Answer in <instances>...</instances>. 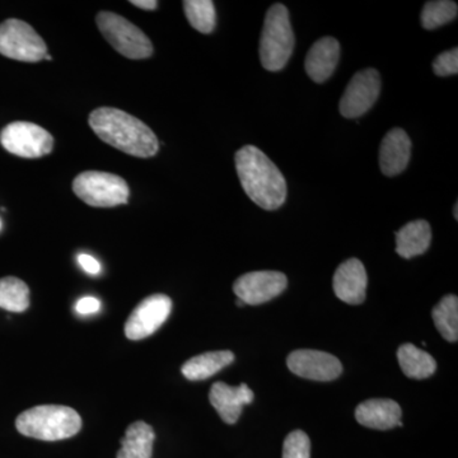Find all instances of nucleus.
I'll list each match as a JSON object with an SVG mask.
<instances>
[{
    "mask_svg": "<svg viewBox=\"0 0 458 458\" xmlns=\"http://www.w3.org/2000/svg\"><path fill=\"white\" fill-rule=\"evenodd\" d=\"M90 129L99 140L129 156L150 158L158 153L155 132L138 117L114 107L96 108L89 114Z\"/></svg>",
    "mask_w": 458,
    "mask_h": 458,
    "instance_id": "nucleus-1",
    "label": "nucleus"
},
{
    "mask_svg": "<svg viewBox=\"0 0 458 458\" xmlns=\"http://www.w3.org/2000/svg\"><path fill=\"white\" fill-rule=\"evenodd\" d=\"M234 162L241 185L256 205L265 210H276L284 204V176L262 150L254 146L242 147Z\"/></svg>",
    "mask_w": 458,
    "mask_h": 458,
    "instance_id": "nucleus-2",
    "label": "nucleus"
},
{
    "mask_svg": "<svg viewBox=\"0 0 458 458\" xmlns=\"http://www.w3.org/2000/svg\"><path fill=\"white\" fill-rule=\"evenodd\" d=\"M18 432L40 441L71 438L82 428V419L74 409L63 405H41L18 415Z\"/></svg>",
    "mask_w": 458,
    "mask_h": 458,
    "instance_id": "nucleus-3",
    "label": "nucleus"
},
{
    "mask_svg": "<svg viewBox=\"0 0 458 458\" xmlns=\"http://www.w3.org/2000/svg\"><path fill=\"white\" fill-rule=\"evenodd\" d=\"M294 49V33L285 5L274 4L267 11L262 27L260 47L261 64L267 71H282Z\"/></svg>",
    "mask_w": 458,
    "mask_h": 458,
    "instance_id": "nucleus-4",
    "label": "nucleus"
},
{
    "mask_svg": "<svg viewBox=\"0 0 458 458\" xmlns=\"http://www.w3.org/2000/svg\"><path fill=\"white\" fill-rule=\"evenodd\" d=\"M96 22L108 44L123 56L132 60L152 56V41L131 21L113 12H99Z\"/></svg>",
    "mask_w": 458,
    "mask_h": 458,
    "instance_id": "nucleus-5",
    "label": "nucleus"
},
{
    "mask_svg": "<svg viewBox=\"0 0 458 458\" xmlns=\"http://www.w3.org/2000/svg\"><path fill=\"white\" fill-rule=\"evenodd\" d=\"M73 191L84 203L96 208H114L128 204V183L117 174L86 171L73 181Z\"/></svg>",
    "mask_w": 458,
    "mask_h": 458,
    "instance_id": "nucleus-6",
    "label": "nucleus"
},
{
    "mask_svg": "<svg viewBox=\"0 0 458 458\" xmlns=\"http://www.w3.org/2000/svg\"><path fill=\"white\" fill-rule=\"evenodd\" d=\"M0 54L18 62L36 63L44 60L47 47L29 23L7 20L0 23Z\"/></svg>",
    "mask_w": 458,
    "mask_h": 458,
    "instance_id": "nucleus-7",
    "label": "nucleus"
},
{
    "mask_svg": "<svg viewBox=\"0 0 458 458\" xmlns=\"http://www.w3.org/2000/svg\"><path fill=\"white\" fill-rule=\"evenodd\" d=\"M0 143L12 155L22 158H41L54 149V138L36 123L16 122L9 123L0 132Z\"/></svg>",
    "mask_w": 458,
    "mask_h": 458,
    "instance_id": "nucleus-8",
    "label": "nucleus"
},
{
    "mask_svg": "<svg viewBox=\"0 0 458 458\" xmlns=\"http://www.w3.org/2000/svg\"><path fill=\"white\" fill-rule=\"evenodd\" d=\"M381 93V77L376 69H364L352 78L342 99L339 110L346 119H357L369 113Z\"/></svg>",
    "mask_w": 458,
    "mask_h": 458,
    "instance_id": "nucleus-9",
    "label": "nucleus"
},
{
    "mask_svg": "<svg viewBox=\"0 0 458 458\" xmlns=\"http://www.w3.org/2000/svg\"><path fill=\"white\" fill-rule=\"evenodd\" d=\"M171 310V298L165 294H153L141 301L123 327L126 337L137 342L152 335L165 324Z\"/></svg>",
    "mask_w": 458,
    "mask_h": 458,
    "instance_id": "nucleus-10",
    "label": "nucleus"
},
{
    "mask_svg": "<svg viewBox=\"0 0 458 458\" xmlns=\"http://www.w3.org/2000/svg\"><path fill=\"white\" fill-rule=\"evenodd\" d=\"M286 285L288 279L279 271H252L234 282L233 292L243 303L258 306L278 297Z\"/></svg>",
    "mask_w": 458,
    "mask_h": 458,
    "instance_id": "nucleus-11",
    "label": "nucleus"
},
{
    "mask_svg": "<svg viewBox=\"0 0 458 458\" xmlns=\"http://www.w3.org/2000/svg\"><path fill=\"white\" fill-rule=\"evenodd\" d=\"M286 366L295 376L312 381L328 382L334 381L342 376V361L328 352L310 351H294L288 355Z\"/></svg>",
    "mask_w": 458,
    "mask_h": 458,
    "instance_id": "nucleus-12",
    "label": "nucleus"
},
{
    "mask_svg": "<svg viewBox=\"0 0 458 458\" xmlns=\"http://www.w3.org/2000/svg\"><path fill=\"white\" fill-rule=\"evenodd\" d=\"M367 276L366 267L358 259H349L343 262L334 276V292L340 301L348 304H361L366 300Z\"/></svg>",
    "mask_w": 458,
    "mask_h": 458,
    "instance_id": "nucleus-13",
    "label": "nucleus"
},
{
    "mask_svg": "<svg viewBox=\"0 0 458 458\" xmlns=\"http://www.w3.org/2000/svg\"><path fill=\"white\" fill-rule=\"evenodd\" d=\"M209 400L225 423L234 424L242 414L243 406L254 401V391L246 384L231 387L225 382H216L210 388Z\"/></svg>",
    "mask_w": 458,
    "mask_h": 458,
    "instance_id": "nucleus-14",
    "label": "nucleus"
},
{
    "mask_svg": "<svg viewBox=\"0 0 458 458\" xmlns=\"http://www.w3.org/2000/svg\"><path fill=\"white\" fill-rule=\"evenodd\" d=\"M411 141L405 131L394 128L386 134L379 148V167L386 176H397L408 167Z\"/></svg>",
    "mask_w": 458,
    "mask_h": 458,
    "instance_id": "nucleus-15",
    "label": "nucleus"
},
{
    "mask_svg": "<svg viewBox=\"0 0 458 458\" xmlns=\"http://www.w3.org/2000/svg\"><path fill=\"white\" fill-rule=\"evenodd\" d=\"M399 403L388 399H372L360 403L355 410V419L360 426L370 429L388 430L403 427Z\"/></svg>",
    "mask_w": 458,
    "mask_h": 458,
    "instance_id": "nucleus-16",
    "label": "nucleus"
},
{
    "mask_svg": "<svg viewBox=\"0 0 458 458\" xmlns=\"http://www.w3.org/2000/svg\"><path fill=\"white\" fill-rule=\"evenodd\" d=\"M340 59V44L334 38H322L307 53V74L313 82L324 83L335 71Z\"/></svg>",
    "mask_w": 458,
    "mask_h": 458,
    "instance_id": "nucleus-17",
    "label": "nucleus"
},
{
    "mask_svg": "<svg viewBox=\"0 0 458 458\" xmlns=\"http://www.w3.org/2000/svg\"><path fill=\"white\" fill-rule=\"evenodd\" d=\"M432 242V228L427 221H414L396 232V252L403 259L426 254Z\"/></svg>",
    "mask_w": 458,
    "mask_h": 458,
    "instance_id": "nucleus-18",
    "label": "nucleus"
},
{
    "mask_svg": "<svg viewBox=\"0 0 458 458\" xmlns=\"http://www.w3.org/2000/svg\"><path fill=\"white\" fill-rule=\"evenodd\" d=\"M156 433L149 424L135 421L126 429L116 458H152Z\"/></svg>",
    "mask_w": 458,
    "mask_h": 458,
    "instance_id": "nucleus-19",
    "label": "nucleus"
},
{
    "mask_svg": "<svg viewBox=\"0 0 458 458\" xmlns=\"http://www.w3.org/2000/svg\"><path fill=\"white\" fill-rule=\"evenodd\" d=\"M234 360V354L229 351L208 352L197 355L182 366V375L190 381H203L219 370L229 366Z\"/></svg>",
    "mask_w": 458,
    "mask_h": 458,
    "instance_id": "nucleus-20",
    "label": "nucleus"
},
{
    "mask_svg": "<svg viewBox=\"0 0 458 458\" xmlns=\"http://www.w3.org/2000/svg\"><path fill=\"white\" fill-rule=\"evenodd\" d=\"M397 360L400 369L409 378L426 379L433 376L437 369V363L432 355L412 344H403L400 346Z\"/></svg>",
    "mask_w": 458,
    "mask_h": 458,
    "instance_id": "nucleus-21",
    "label": "nucleus"
},
{
    "mask_svg": "<svg viewBox=\"0 0 458 458\" xmlns=\"http://www.w3.org/2000/svg\"><path fill=\"white\" fill-rule=\"evenodd\" d=\"M434 325L439 334L447 342L456 343L458 340V298L457 295L448 294L443 297L441 302L434 307L432 311Z\"/></svg>",
    "mask_w": 458,
    "mask_h": 458,
    "instance_id": "nucleus-22",
    "label": "nucleus"
},
{
    "mask_svg": "<svg viewBox=\"0 0 458 458\" xmlns=\"http://www.w3.org/2000/svg\"><path fill=\"white\" fill-rule=\"evenodd\" d=\"M30 306V289L25 282L8 276L0 279V309L9 312H25Z\"/></svg>",
    "mask_w": 458,
    "mask_h": 458,
    "instance_id": "nucleus-23",
    "label": "nucleus"
},
{
    "mask_svg": "<svg viewBox=\"0 0 458 458\" xmlns=\"http://www.w3.org/2000/svg\"><path fill=\"white\" fill-rule=\"evenodd\" d=\"M182 4L190 25L197 31L205 35L214 31L216 13L212 0H186Z\"/></svg>",
    "mask_w": 458,
    "mask_h": 458,
    "instance_id": "nucleus-24",
    "label": "nucleus"
},
{
    "mask_svg": "<svg viewBox=\"0 0 458 458\" xmlns=\"http://www.w3.org/2000/svg\"><path fill=\"white\" fill-rule=\"evenodd\" d=\"M457 4L450 0L428 2L421 12V25L426 30H436L457 18Z\"/></svg>",
    "mask_w": 458,
    "mask_h": 458,
    "instance_id": "nucleus-25",
    "label": "nucleus"
},
{
    "mask_svg": "<svg viewBox=\"0 0 458 458\" xmlns=\"http://www.w3.org/2000/svg\"><path fill=\"white\" fill-rule=\"evenodd\" d=\"M283 458H311V441L303 430L288 434L283 445Z\"/></svg>",
    "mask_w": 458,
    "mask_h": 458,
    "instance_id": "nucleus-26",
    "label": "nucleus"
},
{
    "mask_svg": "<svg viewBox=\"0 0 458 458\" xmlns=\"http://www.w3.org/2000/svg\"><path fill=\"white\" fill-rule=\"evenodd\" d=\"M434 73L438 77H447L458 73V49L445 51L441 55L437 56L433 62Z\"/></svg>",
    "mask_w": 458,
    "mask_h": 458,
    "instance_id": "nucleus-27",
    "label": "nucleus"
},
{
    "mask_svg": "<svg viewBox=\"0 0 458 458\" xmlns=\"http://www.w3.org/2000/svg\"><path fill=\"white\" fill-rule=\"evenodd\" d=\"M99 309H101V303H99L98 298L95 297L81 298L77 304H75V311L82 316H89L93 315V313H98Z\"/></svg>",
    "mask_w": 458,
    "mask_h": 458,
    "instance_id": "nucleus-28",
    "label": "nucleus"
},
{
    "mask_svg": "<svg viewBox=\"0 0 458 458\" xmlns=\"http://www.w3.org/2000/svg\"><path fill=\"white\" fill-rule=\"evenodd\" d=\"M78 262H80L82 269L86 271V273L90 274V276H98L99 271H101V265H99V262L96 260L93 256L89 254L78 255Z\"/></svg>",
    "mask_w": 458,
    "mask_h": 458,
    "instance_id": "nucleus-29",
    "label": "nucleus"
},
{
    "mask_svg": "<svg viewBox=\"0 0 458 458\" xmlns=\"http://www.w3.org/2000/svg\"><path fill=\"white\" fill-rule=\"evenodd\" d=\"M131 4L144 9V11H155L158 2H156V0H131Z\"/></svg>",
    "mask_w": 458,
    "mask_h": 458,
    "instance_id": "nucleus-30",
    "label": "nucleus"
},
{
    "mask_svg": "<svg viewBox=\"0 0 458 458\" xmlns=\"http://www.w3.org/2000/svg\"><path fill=\"white\" fill-rule=\"evenodd\" d=\"M457 209H458V205L456 203V204H454V218H456V221L458 219V210Z\"/></svg>",
    "mask_w": 458,
    "mask_h": 458,
    "instance_id": "nucleus-31",
    "label": "nucleus"
},
{
    "mask_svg": "<svg viewBox=\"0 0 458 458\" xmlns=\"http://www.w3.org/2000/svg\"><path fill=\"white\" fill-rule=\"evenodd\" d=\"M236 304H237V306H238V307H243V306H246V304H245V303H243V302H242V301L238 300V298H237V302H236Z\"/></svg>",
    "mask_w": 458,
    "mask_h": 458,
    "instance_id": "nucleus-32",
    "label": "nucleus"
},
{
    "mask_svg": "<svg viewBox=\"0 0 458 458\" xmlns=\"http://www.w3.org/2000/svg\"><path fill=\"white\" fill-rule=\"evenodd\" d=\"M44 59H45V60H49V62H50V60H51V59H53V57H51V56L49 55V54H47V55H45V57H44Z\"/></svg>",
    "mask_w": 458,
    "mask_h": 458,
    "instance_id": "nucleus-33",
    "label": "nucleus"
},
{
    "mask_svg": "<svg viewBox=\"0 0 458 458\" xmlns=\"http://www.w3.org/2000/svg\"><path fill=\"white\" fill-rule=\"evenodd\" d=\"M2 227H3V223H2V219H0V231H2Z\"/></svg>",
    "mask_w": 458,
    "mask_h": 458,
    "instance_id": "nucleus-34",
    "label": "nucleus"
}]
</instances>
